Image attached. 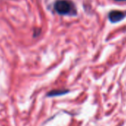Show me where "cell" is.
Listing matches in <instances>:
<instances>
[{"label": "cell", "mask_w": 126, "mask_h": 126, "mask_svg": "<svg viewBox=\"0 0 126 126\" xmlns=\"http://www.w3.org/2000/svg\"><path fill=\"white\" fill-rule=\"evenodd\" d=\"M54 9L60 15H77V8L69 0H57L54 4Z\"/></svg>", "instance_id": "6da1fadb"}, {"label": "cell", "mask_w": 126, "mask_h": 126, "mask_svg": "<svg viewBox=\"0 0 126 126\" xmlns=\"http://www.w3.org/2000/svg\"><path fill=\"white\" fill-rule=\"evenodd\" d=\"M126 16V14L119 11H112L108 15V18L111 22H118L124 19Z\"/></svg>", "instance_id": "7a4b0ae2"}, {"label": "cell", "mask_w": 126, "mask_h": 126, "mask_svg": "<svg viewBox=\"0 0 126 126\" xmlns=\"http://www.w3.org/2000/svg\"><path fill=\"white\" fill-rule=\"evenodd\" d=\"M69 91L67 90H55V91H52L50 92H49L47 94L48 96H60V95H63L67 93H68Z\"/></svg>", "instance_id": "3957f363"}, {"label": "cell", "mask_w": 126, "mask_h": 126, "mask_svg": "<svg viewBox=\"0 0 126 126\" xmlns=\"http://www.w3.org/2000/svg\"><path fill=\"white\" fill-rule=\"evenodd\" d=\"M116 1H125V0H116Z\"/></svg>", "instance_id": "277c9868"}]
</instances>
